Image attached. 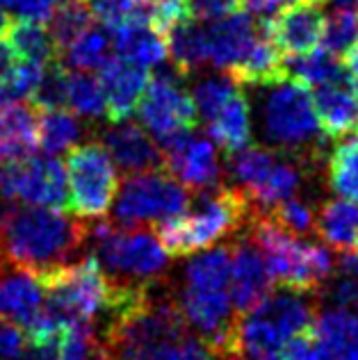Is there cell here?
Instances as JSON below:
<instances>
[{
    "instance_id": "52a82bcc",
    "label": "cell",
    "mask_w": 358,
    "mask_h": 360,
    "mask_svg": "<svg viewBox=\"0 0 358 360\" xmlns=\"http://www.w3.org/2000/svg\"><path fill=\"white\" fill-rule=\"evenodd\" d=\"M313 310L315 306L306 295L290 290L269 292L256 308L240 315L235 349L258 360H276L292 338L310 330L315 319Z\"/></svg>"
},
{
    "instance_id": "c3c4849f",
    "label": "cell",
    "mask_w": 358,
    "mask_h": 360,
    "mask_svg": "<svg viewBox=\"0 0 358 360\" xmlns=\"http://www.w3.org/2000/svg\"><path fill=\"white\" fill-rule=\"evenodd\" d=\"M313 3H324V0H313Z\"/></svg>"
},
{
    "instance_id": "30bf717a",
    "label": "cell",
    "mask_w": 358,
    "mask_h": 360,
    "mask_svg": "<svg viewBox=\"0 0 358 360\" xmlns=\"http://www.w3.org/2000/svg\"><path fill=\"white\" fill-rule=\"evenodd\" d=\"M115 219L130 229L144 224H162L183 214L190 207V192L165 172L133 174L119 187L115 198Z\"/></svg>"
},
{
    "instance_id": "d590c367",
    "label": "cell",
    "mask_w": 358,
    "mask_h": 360,
    "mask_svg": "<svg viewBox=\"0 0 358 360\" xmlns=\"http://www.w3.org/2000/svg\"><path fill=\"white\" fill-rule=\"evenodd\" d=\"M324 49L333 55H343L354 41H358V9L340 7L326 16L324 23Z\"/></svg>"
},
{
    "instance_id": "9a60e30c",
    "label": "cell",
    "mask_w": 358,
    "mask_h": 360,
    "mask_svg": "<svg viewBox=\"0 0 358 360\" xmlns=\"http://www.w3.org/2000/svg\"><path fill=\"white\" fill-rule=\"evenodd\" d=\"M313 96L315 117L326 139H343L358 132V82L345 66L331 80L317 84Z\"/></svg>"
},
{
    "instance_id": "d4e9b609",
    "label": "cell",
    "mask_w": 358,
    "mask_h": 360,
    "mask_svg": "<svg viewBox=\"0 0 358 360\" xmlns=\"http://www.w3.org/2000/svg\"><path fill=\"white\" fill-rule=\"evenodd\" d=\"M313 231L338 253H358V203L335 198L317 207Z\"/></svg>"
},
{
    "instance_id": "4316f807",
    "label": "cell",
    "mask_w": 358,
    "mask_h": 360,
    "mask_svg": "<svg viewBox=\"0 0 358 360\" xmlns=\"http://www.w3.org/2000/svg\"><path fill=\"white\" fill-rule=\"evenodd\" d=\"M208 123L210 137L224 148L226 155L238 153L240 148L249 146L251 141V108L240 89L233 91V96L205 121Z\"/></svg>"
},
{
    "instance_id": "f6af8a7d",
    "label": "cell",
    "mask_w": 358,
    "mask_h": 360,
    "mask_svg": "<svg viewBox=\"0 0 358 360\" xmlns=\"http://www.w3.org/2000/svg\"><path fill=\"white\" fill-rule=\"evenodd\" d=\"M343 66H345V71L352 75V78L358 82V41H354L350 49H347L343 55Z\"/></svg>"
},
{
    "instance_id": "6da1fadb",
    "label": "cell",
    "mask_w": 358,
    "mask_h": 360,
    "mask_svg": "<svg viewBox=\"0 0 358 360\" xmlns=\"http://www.w3.org/2000/svg\"><path fill=\"white\" fill-rule=\"evenodd\" d=\"M91 231L55 207L9 205L0 214V258L18 269L46 274L80 260Z\"/></svg>"
},
{
    "instance_id": "7bdbcfd3",
    "label": "cell",
    "mask_w": 358,
    "mask_h": 360,
    "mask_svg": "<svg viewBox=\"0 0 358 360\" xmlns=\"http://www.w3.org/2000/svg\"><path fill=\"white\" fill-rule=\"evenodd\" d=\"M16 64H18V58L12 53V49H9L5 41H0V108L16 101L14 89H12Z\"/></svg>"
},
{
    "instance_id": "277c9868",
    "label": "cell",
    "mask_w": 358,
    "mask_h": 360,
    "mask_svg": "<svg viewBox=\"0 0 358 360\" xmlns=\"http://www.w3.org/2000/svg\"><path fill=\"white\" fill-rule=\"evenodd\" d=\"M256 207L242 189L215 187L201 194L194 207L160 224L158 240L172 258H187L210 249L219 240H229L244 226H249Z\"/></svg>"
},
{
    "instance_id": "4dcf8cb0",
    "label": "cell",
    "mask_w": 358,
    "mask_h": 360,
    "mask_svg": "<svg viewBox=\"0 0 358 360\" xmlns=\"http://www.w3.org/2000/svg\"><path fill=\"white\" fill-rule=\"evenodd\" d=\"M112 39L106 27H89L60 53L64 66L73 71H98L110 60Z\"/></svg>"
},
{
    "instance_id": "83f0119b",
    "label": "cell",
    "mask_w": 358,
    "mask_h": 360,
    "mask_svg": "<svg viewBox=\"0 0 358 360\" xmlns=\"http://www.w3.org/2000/svg\"><path fill=\"white\" fill-rule=\"evenodd\" d=\"M3 41L12 49V53L21 62L49 66L51 62L60 60L58 49H55V41L51 37V30L41 21L16 16L14 21L7 23L5 32H3Z\"/></svg>"
},
{
    "instance_id": "7c38bea8",
    "label": "cell",
    "mask_w": 358,
    "mask_h": 360,
    "mask_svg": "<svg viewBox=\"0 0 358 360\" xmlns=\"http://www.w3.org/2000/svg\"><path fill=\"white\" fill-rule=\"evenodd\" d=\"M135 112L142 126L162 144L199 126V112L192 94L176 78L165 73L146 84Z\"/></svg>"
},
{
    "instance_id": "ac0fdd59",
    "label": "cell",
    "mask_w": 358,
    "mask_h": 360,
    "mask_svg": "<svg viewBox=\"0 0 358 360\" xmlns=\"http://www.w3.org/2000/svg\"><path fill=\"white\" fill-rule=\"evenodd\" d=\"M231 297L238 315H244L269 295L271 276L251 240L231 246Z\"/></svg>"
},
{
    "instance_id": "d6986e66",
    "label": "cell",
    "mask_w": 358,
    "mask_h": 360,
    "mask_svg": "<svg viewBox=\"0 0 358 360\" xmlns=\"http://www.w3.org/2000/svg\"><path fill=\"white\" fill-rule=\"evenodd\" d=\"M103 146L110 153L112 162L119 165L128 176L165 169L162 148L142 126H135V123H115V128L106 135Z\"/></svg>"
},
{
    "instance_id": "8fae6325",
    "label": "cell",
    "mask_w": 358,
    "mask_h": 360,
    "mask_svg": "<svg viewBox=\"0 0 358 360\" xmlns=\"http://www.w3.org/2000/svg\"><path fill=\"white\" fill-rule=\"evenodd\" d=\"M0 198L16 205L64 210L69 203L67 172L53 155H27L0 162Z\"/></svg>"
},
{
    "instance_id": "4fadbf2b",
    "label": "cell",
    "mask_w": 358,
    "mask_h": 360,
    "mask_svg": "<svg viewBox=\"0 0 358 360\" xmlns=\"http://www.w3.org/2000/svg\"><path fill=\"white\" fill-rule=\"evenodd\" d=\"M165 172L172 174L187 189L210 192L219 187L222 165L217 148L210 139L196 137L194 130L167 141L165 148Z\"/></svg>"
},
{
    "instance_id": "74e56055",
    "label": "cell",
    "mask_w": 358,
    "mask_h": 360,
    "mask_svg": "<svg viewBox=\"0 0 358 360\" xmlns=\"http://www.w3.org/2000/svg\"><path fill=\"white\" fill-rule=\"evenodd\" d=\"M267 214L295 235L310 233L315 226V210L308 203L299 201V198H286V201L271 207Z\"/></svg>"
},
{
    "instance_id": "f546056e",
    "label": "cell",
    "mask_w": 358,
    "mask_h": 360,
    "mask_svg": "<svg viewBox=\"0 0 358 360\" xmlns=\"http://www.w3.org/2000/svg\"><path fill=\"white\" fill-rule=\"evenodd\" d=\"M326 176L331 189L345 201L358 203V132L343 137L328 155Z\"/></svg>"
},
{
    "instance_id": "ba28073f",
    "label": "cell",
    "mask_w": 358,
    "mask_h": 360,
    "mask_svg": "<svg viewBox=\"0 0 358 360\" xmlns=\"http://www.w3.org/2000/svg\"><path fill=\"white\" fill-rule=\"evenodd\" d=\"M89 240L96 242V255L106 276L124 288H153L169 264V255L153 233L139 229H115L101 221Z\"/></svg>"
},
{
    "instance_id": "7402d4cb",
    "label": "cell",
    "mask_w": 358,
    "mask_h": 360,
    "mask_svg": "<svg viewBox=\"0 0 358 360\" xmlns=\"http://www.w3.org/2000/svg\"><path fill=\"white\" fill-rule=\"evenodd\" d=\"M112 51L117 58L130 64H137L142 69L162 66L167 60V44L165 37L146 21H126L110 27Z\"/></svg>"
},
{
    "instance_id": "2e32d148",
    "label": "cell",
    "mask_w": 358,
    "mask_h": 360,
    "mask_svg": "<svg viewBox=\"0 0 358 360\" xmlns=\"http://www.w3.org/2000/svg\"><path fill=\"white\" fill-rule=\"evenodd\" d=\"M262 23H256L249 14L235 12L217 21H203V39H205V60L229 73L238 64L251 44L258 39Z\"/></svg>"
},
{
    "instance_id": "d6a6232c",
    "label": "cell",
    "mask_w": 358,
    "mask_h": 360,
    "mask_svg": "<svg viewBox=\"0 0 358 360\" xmlns=\"http://www.w3.org/2000/svg\"><path fill=\"white\" fill-rule=\"evenodd\" d=\"M49 21H51L49 30L60 55L75 37H80L84 30H89L94 25V16H91L87 0H62V3L55 7V12Z\"/></svg>"
},
{
    "instance_id": "1f68e13d",
    "label": "cell",
    "mask_w": 358,
    "mask_h": 360,
    "mask_svg": "<svg viewBox=\"0 0 358 360\" xmlns=\"http://www.w3.org/2000/svg\"><path fill=\"white\" fill-rule=\"evenodd\" d=\"M80 130V123L71 110H41V115H37V137L49 155L69 150L78 141Z\"/></svg>"
},
{
    "instance_id": "f35d334b",
    "label": "cell",
    "mask_w": 358,
    "mask_h": 360,
    "mask_svg": "<svg viewBox=\"0 0 358 360\" xmlns=\"http://www.w3.org/2000/svg\"><path fill=\"white\" fill-rule=\"evenodd\" d=\"M27 349V338L21 326L0 319V360H21Z\"/></svg>"
},
{
    "instance_id": "f1b7e54d",
    "label": "cell",
    "mask_w": 358,
    "mask_h": 360,
    "mask_svg": "<svg viewBox=\"0 0 358 360\" xmlns=\"http://www.w3.org/2000/svg\"><path fill=\"white\" fill-rule=\"evenodd\" d=\"M167 53L172 55V64L178 75H190L199 66L208 64L205 60V39H203V21H196L194 16L176 23L165 34Z\"/></svg>"
},
{
    "instance_id": "e575fe53",
    "label": "cell",
    "mask_w": 358,
    "mask_h": 360,
    "mask_svg": "<svg viewBox=\"0 0 358 360\" xmlns=\"http://www.w3.org/2000/svg\"><path fill=\"white\" fill-rule=\"evenodd\" d=\"M343 69V64L338 62V58L326 49H315L299 58L286 60V73L288 78L297 80L306 87H317L326 80H331L333 75Z\"/></svg>"
},
{
    "instance_id": "5bb4252c",
    "label": "cell",
    "mask_w": 358,
    "mask_h": 360,
    "mask_svg": "<svg viewBox=\"0 0 358 360\" xmlns=\"http://www.w3.org/2000/svg\"><path fill=\"white\" fill-rule=\"evenodd\" d=\"M324 23L326 16L322 12V3L295 0L279 9L276 16L265 23V30L279 53L290 60L317 49L324 37Z\"/></svg>"
},
{
    "instance_id": "bcb514c9",
    "label": "cell",
    "mask_w": 358,
    "mask_h": 360,
    "mask_svg": "<svg viewBox=\"0 0 358 360\" xmlns=\"http://www.w3.org/2000/svg\"><path fill=\"white\" fill-rule=\"evenodd\" d=\"M7 23H9V18H7V14H5V9H3V5H0V37H3V32H5V27H7Z\"/></svg>"
},
{
    "instance_id": "b9f144b4",
    "label": "cell",
    "mask_w": 358,
    "mask_h": 360,
    "mask_svg": "<svg viewBox=\"0 0 358 360\" xmlns=\"http://www.w3.org/2000/svg\"><path fill=\"white\" fill-rule=\"evenodd\" d=\"M276 360H322V354H319V349L315 345L313 333L306 330V333L292 338L290 342L281 349Z\"/></svg>"
},
{
    "instance_id": "60d3db41",
    "label": "cell",
    "mask_w": 358,
    "mask_h": 360,
    "mask_svg": "<svg viewBox=\"0 0 358 360\" xmlns=\"http://www.w3.org/2000/svg\"><path fill=\"white\" fill-rule=\"evenodd\" d=\"M196 21H217L240 12V0H190Z\"/></svg>"
},
{
    "instance_id": "836d02e7",
    "label": "cell",
    "mask_w": 358,
    "mask_h": 360,
    "mask_svg": "<svg viewBox=\"0 0 358 360\" xmlns=\"http://www.w3.org/2000/svg\"><path fill=\"white\" fill-rule=\"evenodd\" d=\"M67 110L78 117H106V94L101 80L89 71H69L67 78Z\"/></svg>"
},
{
    "instance_id": "603a6c76",
    "label": "cell",
    "mask_w": 358,
    "mask_h": 360,
    "mask_svg": "<svg viewBox=\"0 0 358 360\" xmlns=\"http://www.w3.org/2000/svg\"><path fill=\"white\" fill-rule=\"evenodd\" d=\"M108 360H219L215 352L203 342L199 335L190 330H176V333L160 335L146 342L133 345L128 349L108 356Z\"/></svg>"
},
{
    "instance_id": "8992f818",
    "label": "cell",
    "mask_w": 358,
    "mask_h": 360,
    "mask_svg": "<svg viewBox=\"0 0 358 360\" xmlns=\"http://www.w3.org/2000/svg\"><path fill=\"white\" fill-rule=\"evenodd\" d=\"M260 101V128L267 146L276 153L301 160H317L324 146L315 117L313 96L306 84L292 78L265 84Z\"/></svg>"
},
{
    "instance_id": "8d00e7d4",
    "label": "cell",
    "mask_w": 358,
    "mask_h": 360,
    "mask_svg": "<svg viewBox=\"0 0 358 360\" xmlns=\"http://www.w3.org/2000/svg\"><path fill=\"white\" fill-rule=\"evenodd\" d=\"M238 89L231 78H208L196 84L192 98L196 103V112L199 117L208 121L217 110H219L226 101L233 96V91Z\"/></svg>"
},
{
    "instance_id": "ee69618b",
    "label": "cell",
    "mask_w": 358,
    "mask_h": 360,
    "mask_svg": "<svg viewBox=\"0 0 358 360\" xmlns=\"http://www.w3.org/2000/svg\"><path fill=\"white\" fill-rule=\"evenodd\" d=\"M240 3L253 16H267V14H274L279 9L288 7L290 3H295V0H240Z\"/></svg>"
},
{
    "instance_id": "681fc988",
    "label": "cell",
    "mask_w": 358,
    "mask_h": 360,
    "mask_svg": "<svg viewBox=\"0 0 358 360\" xmlns=\"http://www.w3.org/2000/svg\"><path fill=\"white\" fill-rule=\"evenodd\" d=\"M0 262H3V258H0Z\"/></svg>"
},
{
    "instance_id": "7a4b0ae2",
    "label": "cell",
    "mask_w": 358,
    "mask_h": 360,
    "mask_svg": "<svg viewBox=\"0 0 358 360\" xmlns=\"http://www.w3.org/2000/svg\"><path fill=\"white\" fill-rule=\"evenodd\" d=\"M231 249L217 246L205 253L192 255L185 267L183 290L178 297L187 326L196 330L215 356L224 360L238 354L235 349V328L238 310L231 297Z\"/></svg>"
},
{
    "instance_id": "e0dca14e",
    "label": "cell",
    "mask_w": 358,
    "mask_h": 360,
    "mask_svg": "<svg viewBox=\"0 0 358 360\" xmlns=\"http://www.w3.org/2000/svg\"><path fill=\"white\" fill-rule=\"evenodd\" d=\"M98 80L106 94V117L110 123H121L133 117L148 84V69L121 58H110L98 69Z\"/></svg>"
},
{
    "instance_id": "44dd1931",
    "label": "cell",
    "mask_w": 358,
    "mask_h": 360,
    "mask_svg": "<svg viewBox=\"0 0 358 360\" xmlns=\"http://www.w3.org/2000/svg\"><path fill=\"white\" fill-rule=\"evenodd\" d=\"M322 360H358V310L328 308L310 326Z\"/></svg>"
},
{
    "instance_id": "3957f363",
    "label": "cell",
    "mask_w": 358,
    "mask_h": 360,
    "mask_svg": "<svg viewBox=\"0 0 358 360\" xmlns=\"http://www.w3.org/2000/svg\"><path fill=\"white\" fill-rule=\"evenodd\" d=\"M39 283L46 295V308L53 315L67 324L87 326L91 333H96L112 312L142 290L112 283L94 255L39 274Z\"/></svg>"
},
{
    "instance_id": "7dc6e473",
    "label": "cell",
    "mask_w": 358,
    "mask_h": 360,
    "mask_svg": "<svg viewBox=\"0 0 358 360\" xmlns=\"http://www.w3.org/2000/svg\"><path fill=\"white\" fill-rule=\"evenodd\" d=\"M224 360H258V358H251V356H244V354H235V356H229Z\"/></svg>"
},
{
    "instance_id": "cb8c5ba5",
    "label": "cell",
    "mask_w": 358,
    "mask_h": 360,
    "mask_svg": "<svg viewBox=\"0 0 358 360\" xmlns=\"http://www.w3.org/2000/svg\"><path fill=\"white\" fill-rule=\"evenodd\" d=\"M229 78L238 84H247V87H265V84L288 78L286 58L267 37L265 23H262L258 39L251 44L247 55L229 71Z\"/></svg>"
},
{
    "instance_id": "ab89813d",
    "label": "cell",
    "mask_w": 358,
    "mask_h": 360,
    "mask_svg": "<svg viewBox=\"0 0 358 360\" xmlns=\"http://www.w3.org/2000/svg\"><path fill=\"white\" fill-rule=\"evenodd\" d=\"M328 301L338 308L358 310V276H345V274H335L331 285L326 290Z\"/></svg>"
},
{
    "instance_id": "5b68a950",
    "label": "cell",
    "mask_w": 358,
    "mask_h": 360,
    "mask_svg": "<svg viewBox=\"0 0 358 360\" xmlns=\"http://www.w3.org/2000/svg\"><path fill=\"white\" fill-rule=\"evenodd\" d=\"M251 242L267 264L271 283L299 295H315L331 278L333 258L324 246L299 240L267 212L256 210L249 221Z\"/></svg>"
},
{
    "instance_id": "9c48e42d",
    "label": "cell",
    "mask_w": 358,
    "mask_h": 360,
    "mask_svg": "<svg viewBox=\"0 0 358 360\" xmlns=\"http://www.w3.org/2000/svg\"><path fill=\"white\" fill-rule=\"evenodd\" d=\"M67 207L87 221H101L110 212L119 194V174L106 146L98 141H87L69 148L67 155Z\"/></svg>"
},
{
    "instance_id": "484cf974",
    "label": "cell",
    "mask_w": 358,
    "mask_h": 360,
    "mask_svg": "<svg viewBox=\"0 0 358 360\" xmlns=\"http://www.w3.org/2000/svg\"><path fill=\"white\" fill-rule=\"evenodd\" d=\"M37 144L39 137L34 108L14 101L0 108V162L32 155Z\"/></svg>"
},
{
    "instance_id": "ffe728a7",
    "label": "cell",
    "mask_w": 358,
    "mask_h": 360,
    "mask_svg": "<svg viewBox=\"0 0 358 360\" xmlns=\"http://www.w3.org/2000/svg\"><path fill=\"white\" fill-rule=\"evenodd\" d=\"M44 310L46 295L37 274L18 267L3 271L0 267V319L25 330Z\"/></svg>"
}]
</instances>
